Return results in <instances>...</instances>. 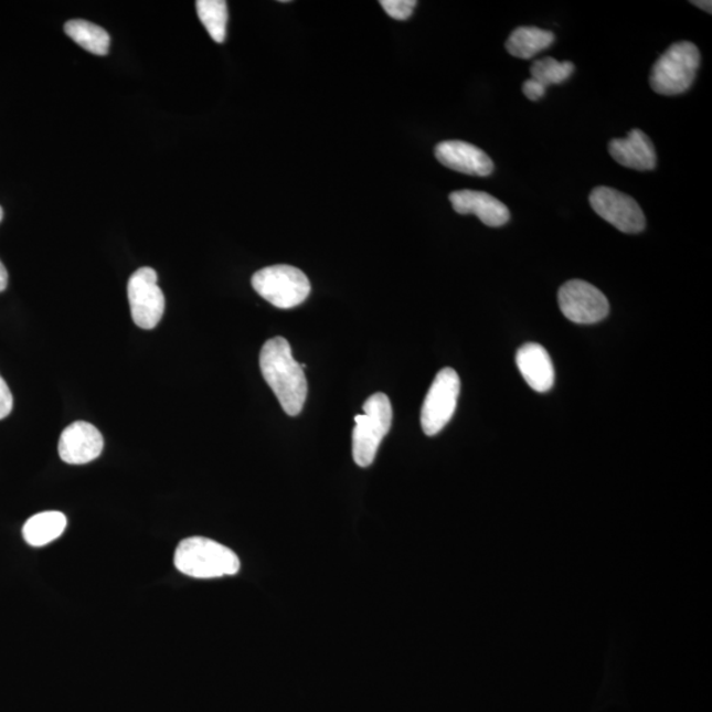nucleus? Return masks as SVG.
Segmentation results:
<instances>
[{
	"mask_svg": "<svg viewBox=\"0 0 712 712\" xmlns=\"http://www.w3.org/2000/svg\"><path fill=\"white\" fill-rule=\"evenodd\" d=\"M261 370L285 413L291 417L300 415L307 402L308 383L302 365L291 354L287 339L276 337L264 343Z\"/></svg>",
	"mask_w": 712,
	"mask_h": 712,
	"instance_id": "obj_1",
	"label": "nucleus"
},
{
	"mask_svg": "<svg viewBox=\"0 0 712 712\" xmlns=\"http://www.w3.org/2000/svg\"><path fill=\"white\" fill-rule=\"evenodd\" d=\"M174 566L192 578L212 580L240 573L241 561L232 549L220 542L190 538L176 549Z\"/></svg>",
	"mask_w": 712,
	"mask_h": 712,
	"instance_id": "obj_2",
	"label": "nucleus"
},
{
	"mask_svg": "<svg viewBox=\"0 0 712 712\" xmlns=\"http://www.w3.org/2000/svg\"><path fill=\"white\" fill-rule=\"evenodd\" d=\"M363 415L355 416V429L352 432V457L361 467L374 463L379 446L390 433L392 425V405L384 393H375L365 400Z\"/></svg>",
	"mask_w": 712,
	"mask_h": 712,
	"instance_id": "obj_3",
	"label": "nucleus"
},
{
	"mask_svg": "<svg viewBox=\"0 0 712 712\" xmlns=\"http://www.w3.org/2000/svg\"><path fill=\"white\" fill-rule=\"evenodd\" d=\"M700 64L701 53L695 44L676 43L656 61L650 73V86L661 95L688 92L694 83Z\"/></svg>",
	"mask_w": 712,
	"mask_h": 712,
	"instance_id": "obj_4",
	"label": "nucleus"
},
{
	"mask_svg": "<svg viewBox=\"0 0 712 712\" xmlns=\"http://www.w3.org/2000/svg\"><path fill=\"white\" fill-rule=\"evenodd\" d=\"M251 283L257 295L280 309L298 307L310 294L308 276L291 266H273L257 270Z\"/></svg>",
	"mask_w": 712,
	"mask_h": 712,
	"instance_id": "obj_5",
	"label": "nucleus"
},
{
	"mask_svg": "<svg viewBox=\"0 0 712 712\" xmlns=\"http://www.w3.org/2000/svg\"><path fill=\"white\" fill-rule=\"evenodd\" d=\"M460 392V380L456 370H440L431 385L422 410V426L426 436H436L449 424Z\"/></svg>",
	"mask_w": 712,
	"mask_h": 712,
	"instance_id": "obj_6",
	"label": "nucleus"
},
{
	"mask_svg": "<svg viewBox=\"0 0 712 712\" xmlns=\"http://www.w3.org/2000/svg\"><path fill=\"white\" fill-rule=\"evenodd\" d=\"M128 301L135 323L145 330L158 327L166 310V297L158 285L153 268L142 267L128 281Z\"/></svg>",
	"mask_w": 712,
	"mask_h": 712,
	"instance_id": "obj_7",
	"label": "nucleus"
},
{
	"mask_svg": "<svg viewBox=\"0 0 712 712\" xmlns=\"http://www.w3.org/2000/svg\"><path fill=\"white\" fill-rule=\"evenodd\" d=\"M588 200L594 212L619 232L639 234L646 229V215L633 196L613 188L598 187Z\"/></svg>",
	"mask_w": 712,
	"mask_h": 712,
	"instance_id": "obj_8",
	"label": "nucleus"
},
{
	"mask_svg": "<svg viewBox=\"0 0 712 712\" xmlns=\"http://www.w3.org/2000/svg\"><path fill=\"white\" fill-rule=\"evenodd\" d=\"M559 305L568 321L592 325L605 320L609 314L607 297L593 284L570 280L559 291Z\"/></svg>",
	"mask_w": 712,
	"mask_h": 712,
	"instance_id": "obj_9",
	"label": "nucleus"
},
{
	"mask_svg": "<svg viewBox=\"0 0 712 712\" xmlns=\"http://www.w3.org/2000/svg\"><path fill=\"white\" fill-rule=\"evenodd\" d=\"M104 451V437L94 425L73 423L61 434L59 454L65 464L86 465Z\"/></svg>",
	"mask_w": 712,
	"mask_h": 712,
	"instance_id": "obj_10",
	"label": "nucleus"
},
{
	"mask_svg": "<svg viewBox=\"0 0 712 712\" xmlns=\"http://www.w3.org/2000/svg\"><path fill=\"white\" fill-rule=\"evenodd\" d=\"M436 158L446 168L453 171L486 178L493 172V162L485 151L459 140L439 142L436 147Z\"/></svg>",
	"mask_w": 712,
	"mask_h": 712,
	"instance_id": "obj_11",
	"label": "nucleus"
},
{
	"mask_svg": "<svg viewBox=\"0 0 712 712\" xmlns=\"http://www.w3.org/2000/svg\"><path fill=\"white\" fill-rule=\"evenodd\" d=\"M458 214H475L486 226L500 227L510 222V210L493 195L477 190H459L449 196Z\"/></svg>",
	"mask_w": 712,
	"mask_h": 712,
	"instance_id": "obj_12",
	"label": "nucleus"
},
{
	"mask_svg": "<svg viewBox=\"0 0 712 712\" xmlns=\"http://www.w3.org/2000/svg\"><path fill=\"white\" fill-rule=\"evenodd\" d=\"M608 151L616 162L635 171H653L656 168L655 145L640 130L630 131L626 139L609 141Z\"/></svg>",
	"mask_w": 712,
	"mask_h": 712,
	"instance_id": "obj_13",
	"label": "nucleus"
},
{
	"mask_svg": "<svg viewBox=\"0 0 712 712\" xmlns=\"http://www.w3.org/2000/svg\"><path fill=\"white\" fill-rule=\"evenodd\" d=\"M517 364L522 378L532 390L544 393L554 384V368L551 355L539 343H525L518 351Z\"/></svg>",
	"mask_w": 712,
	"mask_h": 712,
	"instance_id": "obj_14",
	"label": "nucleus"
},
{
	"mask_svg": "<svg viewBox=\"0 0 712 712\" xmlns=\"http://www.w3.org/2000/svg\"><path fill=\"white\" fill-rule=\"evenodd\" d=\"M66 525L64 513L57 511L38 513L25 522L23 538L31 546H44L57 540L64 533Z\"/></svg>",
	"mask_w": 712,
	"mask_h": 712,
	"instance_id": "obj_15",
	"label": "nucleus"
},
{
	"mask_svg": "<svg viewBox=\"0 0 712 712\" xmlns=\"http://www.w3.org/2000/svg\"><path fill=\"white\" fill-rule=\"evenodd\" d=\"M555 36L551 31L538 26H519L507 40V52L513 57L529 60L554 43Z\"/></svg>",
	"mask_w": 712,
	"mask_h": 712,
	"instance_id": "obj_16",
	"label": "nucleus"
},
{
	"mask_svg": "<svg viewBox=\"0 0 712 712\" xmlns=\"http://www.w3.org/2000/svg\"><path fill=\"white\" fill-rule=\"evenodd\" d=\"M64 30L74 43L83 46L87 52L97 54V56H106L110 51V35L97 24L74 19L65 23Z\"/></svg>",
	"mask_w": 712,
	"mask_h": 712,
	"instance_id": "obj_17",
	"label": "nucleus"
},
{
	"mask_svg": "<svg viewBox=\"0 0 712 712\" xmlns=\"http://www.w3.org/2000/svg\"><path fill=\"white\" fill-rule=\"evenodd\" d=\"M195 7L201 23L214 42L220 44L225 42L229 22V10L225 0H199Z\"/></svg>",
	"mask_w": 712,
	"mask_h": 712,
	"instance_id": "obj_18",
	"label": "nucleus"
},
{
	"mask_svg": "<svg viewBox=\"0 0 712 712\" xmlns=\"http://www.w3.org/2000/svg\"><path fill=\"white\" fill-rule=\"evenodd\" d=\"M574 70L575 66L570 61L560 63L553 57H546L534 61L531 66V79L546 89L548 86L565 83L572 76Z\"/></svg>",
	"mask_w": 712,
	"mask_h": 712,
	"instance_id": "obj_19",
	"label": "nucleus"
},
{
	"mask_svg": "<svg viewBox=\"0 0 712 712\" xmlns=\"http://www.w3.org/2000/svg\"><path fill=\"white\" fill-rule=\"evenodd\" d=\"M380 6L392 19L408 20L415 11L416 0H382Z\"/></svg>",
	"mask_w": 712,
	"mask_h": 712,
	"instance_id": "obj_20",
	"label": "nucleus"
},
{
	"mask_svg": "<svg viewBox=\"0 0 712 712\" xmlns=\"http://www.w3.org/2000/svg\"><path fill=\"white\" fill-rule=\"evenodd\" d=\"M12 406V393L9 389V385H7V383L4 382L3 378L0 376V419H3L10 415Z\"/></svg>",
	"mask_w": 712,
	"mask_h": 712,
	"instance_id": "obj_21",
	"label": "nucleus"
},
{
	"mask_svg": "<svg viewBox=\"0 0 712 712\" xmlns=\"http://www.w3.org/2000/svg\"><path fill=\"white\" fill-rule=\"evenodd\" d=\"M522 93H524L528 99L539 100L544 97L546 89L544 86L535 83V81L527 79L524 85H522Z\"/></svg>",
	"mask_w": 712,
	"mask_h": 712,
	"instance_id": "obj_22",
	"label": "nucleus"
},
{
	"mask_svg": "<svg viewBox=\"0 0 712 712\" xmlns=\"http://www.w3.org/2000/svg\"><path fill=\"white\" fill-rule=\"evenodd\" d=\"M7 284H9V274H7L6 267L0 262V294L7 288Z\"/></svg>",
	"mask_w": 712,
	"mask_h": 712,
	"instance_id": "obj_23",
	"label": "nucleus"
},
{
	"mask_svg": "<svg viewBox=\"0 0 712 712\" xmlns=\"http://www.w3.org/2000/svg\"><path fill=\"white\" fill-rule=\"evenodd\" d=\"M691 3H693L697 7H700V9H702V10L709 12V13L712 12V7H711L712 3L710 2V0H709V2H708V0H698V2H691Z\"/></svg>",
	"mask_w": 712,
	"mask_h": 712,
	"instance_id": "obj_24",
	"label": "nucleus"
},
{
	"mask_svg": "<svg viewBox=\"0 0 712 712\" xmlns=\"http://www.w3.org/2000/svg\"><path fill=\"white\" fill-rule=\"evenodd\" d=\"M3 215H4L3 209H2V206H0V222H2Z\"/></svg>",
	"mask_w": 712,
	"mask_h": 712,
	"instance_id": "obj_25",
	"label": "nucleus"
}]
</instances>
